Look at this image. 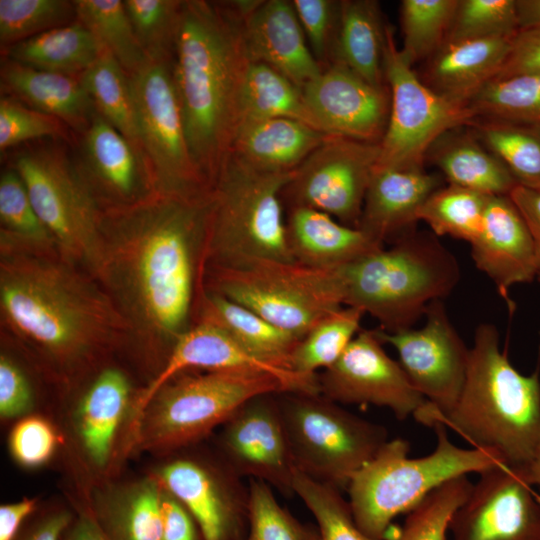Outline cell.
Masks as SVG:
<instances>
[{
    "instance_id": "cell-1",
    "label": "cell",
    "mask_w": 540,
    "mask_h": 540,
    "mask_svg": "<svg viewBox=\"0 0 540 540\" xmlns=\"http://www.w3.org/2000/svg\"><path fill=\"white\" fill-rule=\"evenodd\" d=\"M212 191L181 197L155 192L134 204L102 208L96 279L134 339L164 349L194 323L204 290Z\"/></svg>"
},
{
    "instance_id": "cell-2",
    "label": "cell",
    "mask_w": 540,
    "mask_h": 540,
    "mask_svg": "<svg viewBox=\"0 0 540 540\" xmlns=\"http://www.w3.org/2000/svg\"><path fill=\"white\" fill-rule=\"evenodd\" d=\"M1 326L63 368L129 339L100 282L58 251L0 247Z\"/></svg>"
},
{
    "instance_id": "cell-3",
    "label": "cell",
    "mask_w": 540,
    "mask_h": 540,
    "mask_svg": "<svg viewBox=\"0 0 540 540\" xmlns=\"http://www.w3.org/2000/svg\"><path fill=\"white\" fill-rule=\"evenodd\" d=\"M253 0L183 1L172 75L191 156L211 188L239 123L250 63L244 18Z\"/></svg>"
},
{
    "instance_id": "cell-4",
    "label": "cell",
    "mask_w": 540,
    "mask_h": 540,
    "mask_svg": "<svg viewBox=\"0 0 540 540\" xmlns=\"http://www.w3.org/2000/svg\"><path fill=\"white\" fill-rule=\"evenodd\" d=\"M499 341L495 325H478L455 405L442 413L426 401L413 417L428 427L452 429L474 448L496 454L521 472L540 444L539 374L517 371Z\"/></svg>"
},
{
    "instance_id": "cell-5",
    "label": "cell",
    "mask_w": 540,
    "mask_h": 540,
    "mask_svg": "<svg viewBox=\"0 0 540 540\" xmlns=\"http://www.w3.org/2000/svg\"><path fill=\"white\" fill-rule=\"evenodd\" d=\"M340 271L344 305L371 315L385 332L412 328L460 279L456 257L438 236L416 229Z\"/></svg>"
},
{
    "instance_id": "cell-6",
    "label": "cell",
    "mask_w": 540,
    "mask_h": 540,
    "mask_svg": "<svg viewBox=\"0 0 540 540\" xmlns=\"http://www.w3.org/2000/svg\"><path fill=\"white\" fill-rule=\"evenodd\" d=\"M432 428L436 446L430 454L409 458L406 440H388L351 479L349 503L358 527L370 538L384 540L395 517L408 514L449 480L504 464L490 451L455 445L442 424Z\"/></svg>"
},
{
    "instance_id": "cell-7",
    "label": "cell",
    "mask_w": 540,
    "mask_h": 540,
    "mask_svg": "<svg viewBox=\"0 0 540 540\" xmlns=\"http://www.w3.org/2000/svg\"><path fill=\"white\" fill-rule=\"evenodd\" d=\"M293 173L262 171L228 153L212 188L205 268L251 258L294 261L281 199Z\"/></svg>"
},
{
    "instance_id": "cell-8",
    "label": "cell",
    "mask_w": 540,
    "mask_h": 540,
    "mask_svg": "<svg viewBox=\"0 0 540 540\" xmlns=\"http://www.w3.org/2000/svg\"><path fill=\"white\" fill-rule=\"evenodd\" d=\"M204 289L247 307L300 340L344 306L340 269H317L294 261L251 258L208 266Z\"/></svg>"
},
{
    "instance_id": "cell-9",
    "label": "cell",
    "mask_w": 540,
    "mask_h": 540,
    "mask_svg": "<svg viewBox=\"0 0 540 540\" xmlns=\"http://www.w3.org/2000/svg\"><path fill=\"white\" fill-rule=\"evenodd\" d=\"M273 393L288 390L267 373H182L151 399L132 432L133 439L146 449L177 450L205 438L251 398Z\"/></svg>"
},
{
    "instance_id": "cell-10",
    "label": "cell",
    "mask_w": 540,
    "mask_h": 540,
    "mask_svg": "<svg viewBox=\"0 0 540 540\" xmlns=\"http://www.w3.org/2000/svg\"><path fill=\"white\" fill-rule=\"evenodd\" d=\"M57 251L97 277L102 250V207L75 157L58 143H37L17 151L12 165Z\"/></svg>"
},
{
    "instance_id": "cell-11",
    "label": "cell",
    "mask_w": 540,
    "mask_h": 540,
    "mask_svg": "<svg viewBox=\"0 0 540 540\" xmlns=\"http://www.w3.org/2000/svg\"><path fill=\"white\" fill-rule=\"evenodd\" d=\"M278 402L296 468L340 490L388 441L384 426L321 394L279 393Z\"/></svg>"
},
{
    "instance_id": "cell-12",
    "label": "cell",
    "mask_w": 540,
    "mask_h": 540,
    "mask_svg": "<svg viewBox=\"0 0 540 540\" xmlns=\"http://www.w3.org/2000/svg\"><path fill=\"white\" fill-rule=\"evenodd\" d=\"M171 63L150 61L130 76L138 142L150 166L156 192L204 196L212 188L191 156Z\"/></svg>"
},
{
    "instance_id": "cell-13",
    "label": "cell",
    "mask_w": 540,
    "mask_h": 540,
    "mask_svg": "<svg viewBox=\"0 0 540 540\" xmlns=\"http://www.w3.org/2000/svg\"><path fill=\"white\" fill-rule=\"evenodd\" d=\"M384 69L390 113L375 168L424 166L432 144L447 131L467 126L475 114L468 106L442 98L421 81L402 55L389 25Z\"/></svg>"
},
{
    "instance_id": "cell-14",
    "label": "cell",
    "mask_w": 540,
    "mask_h": 540,
    "mask_svg": "<svg viewBox=\"0 0 540 540\" xmlns=\"http://www.w3.org/2000/svg\"><path fill=\"white\" fill-rule=\"evenodd\" d=\"M379 154V143L328 135L283 188V206L316 209L358 227Z\"/></svg>"
},
{
    "instance_id": "cell-15",
    "label": "cell",
    "mask_w": 540,
    "mask_h": 540,
    "mask_svg": "<svg viewBox=\"0 0 540 540\" xmlns=\"http://www.w3.org/2000/svg\"><path fill=\"white\" fill-rule=\"evenodd\" d=\"M419 329L385 332L376 329L384 344L397 352L399 363L415 389L439 412L457 402L466 378L470 349L448 317L442 300L432 302Z\"/></svg>"
},
{
    "instance_id": "cell-16",
    "label": "cell",
    "mask_w": 540,
    "mask_h": 540,
    "mask_svg": "<svg viewBox=\"0 0 540 540\" xmlns=\"http://www.w3.org/2000/svg\"><path fill=\"white\" fill-rule=\"evenodd\" d=\"M376 330L361 329L339 359L318 374L320 394L338 404H372L405 420L426 400L399 361L383 348Z\"/></svg>"
},
{
    "instance_id": "cell-17",
    "label": "cell",
    "mask_w": 540,
    "mask_h": 540,
    "mask_svg": "<svg viewBox=\"0 0 540 540\" xmlns=\"http://www.w3.org/2000/svg\"><path fill=\"white\" fill-rule=\"evenodd\" d=\"M449 531L453 540H540V503L522 475L501 464L480 473Z\"/></svg>"
},
{
    "instance_id": "cell-18",
    "label": "cell",
    "mask_w": 540,
    "mask_h": 540,
    "mask_svg": "<svg viewBox=\"0 0 540 540\" xmlns=\"http://www.w3.org/2000/svg\"><path fill=\"white\" fill-rule=\"evenodd\" d=\"M278 394L251 398L223 424L221 447L226 464L241 478L264 481L294 495L296 466L284 429Z\"/></svg>"
},
{
    "instance_id": "cell-19",
    "label": "cell",
    "mask_w": 540,
    "mask_h": 540,
    "mask_svg": "<svg viewBox=\"0 0 540 540\" xmlns=\"http://www.w3.org/2000/svg\"><path fill=\"white\" fill-rule=\"evenodd\" d=\"M240 479L228 465L180 458L160 470L158 482L187 508L203 540H245L249 491Z\"/></svg>"
},
{
    "instance_id": "cell-20",
    "label": "cell",
    "mask_w": 540,
    "mask_h": 540,
    "mask_svg": "<svg viewBox=\"0 0 540 540\" xmlns=\"http://www.w3.org/2000/svg\"><path fill=\"white\" fill-rule=\"evenodd\" d=\"M191 369L262 372L278 378L288 393L320 394L318 374L276 367L252 354L221 328L196 322L177 339L160 371L135 398L132 430L154 395L174 377Z\"/></svg>"
},
{
    "instance_id": "cell-21",
    "label": "cell",
    "mask_w": 540,
    "mask_h": 540,
    "mask_svg": "<svg viewBox=\"0 0 540 540\" xmlns=\"http://www.w3.org/2000/svg\"><path fill=\"white\" fill-rule=\"evenodd\" d=\"M301 90L321 132L380 143L390 113L388 87H377L336 62Z\"/></svg>"
},
{
    "instance_id": "cell-22",
    "label": "cell",
    "mask_w": 540,
    "mask_h": 540,
    "mask_svg": "<svg viewBox=\"0 0 540 540\" xmlns=\"http://www.w3.org/2000/svg\"><path fill=\"white\" fill-rule=\"evenodd\" d=\"M76 145L78 167L102 208L134 204L156 192L141 147L97 111Z\"/></svg>"
},
{
    "instance_id": "cell-23",
    "label": "cell",
    "mask_w": 540,
    "mask_h": 540,
    "mask_svg": "<svg viewBox=\"0 0 540 540\" xmlns=\"http://www.w3.org/2000/svg\"><path fill=\"white\" fill-rule=\"evenodd\" d=\"M470 246L476 267L513 309L510 289L531 282L537 267L532 236L509 196H489L481 231Z\"/></svg>"
},
{
    "instance_id": "cell-24",
    "label": "cell",
    "mask_w": 540,
    "mask_h": 540,
    "mask_svg": "<svg viewBox=\"0 0 540 540\" xmlns=\"http://www.w3.org/2000/svg\"><path fill=\"white\" fill-rule=\"evenodd\" d=\"M251 62L263 63L302 89L323 70L289 0H254L244 18Z\"/></svg>"
},
{
    "instance_id": "cell-25",
    "label": "cell",
    "mask_w": 540,
    "mask_h": 540,
    "mask_svg": "<svg viewBox=\"0 0 540 540\" xmlns=\"http://www.w3.org/2000/svg\"><path fill=\"white\" fill-rule=\"evenodd\" d=\"M443 180L424 166L375 168L357 228L381 246L394 242L416 229L419 209Z\"/></svg>"
},
{
    "instance_id": "cell-26",
    "label": "cell",
    "mask_w": 540,
    "mask_h": 540,
    "mask_svg": "<svg viewBox=\"0 0 540 540\" xmlns=\"http://www.w3.org/2000/svg\"><path fill=\"white\" fill-rule=\"evenodd\" d=\"M514 36L446 41L416 72L442 98L468 106L498 75Z\"/></svg>"
},
{
    "instance_id": "cell-27",
    "label": "cell",
    "mask_w": 540,
    "mask_h": 540,
    "mask_svg": "<svg viewBox=\"0 0 540 540\" xmlns=\"http://www.w3.org/2000/svg\"><path fill=\"white\" fill-rule=\"evenodd\" d=\"M286 235L293 260L317 269H342L384 247L361 229L308 207L287 209Z\"/></svg>"
},
{
    "instance_id": "cell-28",
    "label": "cell",
    "mask_w": 540,
    "mask_h": 540,
    "mask_svg": "<svg viewBox=\"0 0 540 540\" xmlns=\"http://www.w3.org/2000/svg\"><path fill=\"white\" fill-rule=\"evenodd\" d=\"M2 94L57 118L73 133H82L96 110L79 77L31 68L2 59Z\"/></svg>"
},
{
    "instance_id": "cell-29",
    "label": "cell",
    "mask_w": 540,
    "mask_h": 540,
    "mask_svg": "<svg viewBox=\"0 0 540 540\" xmlns=\"http://www.w3.org/2000/svg\"><path fill=\"white\" fill-rule=\"evenodd\" d=\"M327 137L328 134L292 119L251 120L238 125L229 152L256 169L289 173Z\"/></svg>"
},
{
    "instance_id": "cell-30",
    "label": "cell",
    "mask_w": 540,
    "mask_h": 540,
    "mask_svg": "<svg viewBox=\"0 0 540 540\" xmlns=\"http://www.w3.org/2000/svg\"><path fill=\"white\" fill-rule=\"evenodd\" d=\"M426 161L448 184L487 196H508L518 185L504 163L468 126L451 129L429 148Z\"/></svg>"
},
{
    "instance_id": "cell-31",
    "label": "cell",
    "mask_w": 540,
    "mask_h": 540,
    "mask_svg": "<svg viewBox=\"0 0 540 540\" xmlns=\"http://www.w3.org/2000/svg\"><path fill=\"white\" fill-rule=\"evenodd\" d=\"M196 322H207L221 328L260 359L293 371L291 359L300 339L247 307L204 289L195 312Z\"/></svg>"
},
{
    "instance_id": "cell-32",
    "label": "cell",
    "mask_w": 540,
    "mask_h": 540,
    "mask_svg": "<svg viewBox=\"0 0 540 540\" xmlns=\"http://www.w3.org/2000/svg\"><path fill=\"white\" fill-rule=\"evenodd\" d=\"M386 27L378 1L342 0L333 63L347 66L377 87H388Z\"/></svg>"
},
{
    "instance_id": "cell-33",
    "label": "cell",
    "mask_w": 540,
    "mask_h": 540,
    "mask_svg": "<svg viewBox=\"0 0 540 540\" xmlns=\"http://www.w3.org/2000/svg\"><path fill=\"white\" fill-rule=\"evenodd\" d=\"M103 51L79 20L2 48L4 58L16 63L75 77H80Z\"/></svg>"
},
{
    "instance_id": "cell-34",
    "label": "cell",
    "mask_w": 540,
    "mask_h": 540,
    "mask_svg": "<svg viewBox=\"0 0 540 540\" xmlns=\"http://www.w3.org/2000/svg\"><path fill=\"white\" fill-rule=\"evenodd\" d=\"M131 394L127 376L116 368L101 371L86 390L78 409L79 433L90 459L103 466L111 454Z\"/></svg>"
},
{
    "instance_id": "cell-35",
    "label": "cell",
    "mask_w": 540,
    "mask_h": 540,
    "mask_svg": "<svg viewBox=\"0 0 540 540\" xmlns=\"http://www.w3.org/2000/svg\"><path fill=\"white\" fill-rule=\"evenodd\" d=\"M467 126L504 163L517 184L540 189V125L475 116Z\"/></svg>"
},
{
    "instance_id": "cell-36",
    "label": "cell",
    "mask_w": 540,
    "mask_h": 540,
    "mask_svg": "<svg viewBox=\"0 0 540 540\" xmlns=\"http://www.w3.org/2000/svg\"><path fill=\"white\" fill-rule=\"evenodd\" d=\"M270 118L292 119L319 130L301 88L273 68L250 61L240 95L238 125Z\"/></svg>"
},
{
    "instance_id": "cell-37",
    "label": "cell",
    "mask_w": 540,
    "mask_h": 540,
    "mask_svg": "<svg viewBox=\"0 0 540 540\" xmlns=\"http://www.w3.org/2000/svg\"><path fill=\"white\" fill-rule=\"evenodd\" d=\"M79 20L131 76L150 61L140 46L124 1L75 0Z\"/></svg>"
},
{
    "instance_id": "cell-38",
    "label": "cell",
    "mask_w": 540,
    "mask_h": 540,
    "mask_svg": "<svg viewBox=\"0 0 540 540\" xmlns=\"http://www.w3.org/2000/svg\"><path fill=\"white\" fill-rule=\"evenodd\" d=\"M79 79L95 110L139 145L130 75L117 60L104 50Z\"/></svg>"
},
{
    "instance_id": "cell-39",
    "label": "cell",
    "mask_w": 540,
    "mask_h": 540,
    "mask_svg": "<svg viewBox=\"0 0 540 540\" xmlns=\"http://www.w3.org/2000/svg\"><path fill=\"white\" fill-rule=\"evenodd\" d=\"M0 224V247L57 251L23 179L11 166L0 175Z\"/></svg>"
},
{
    "instance_id": "cell-40",
    "label": "cell",
    "mask_w": 540,
    "mask_h": 540,
    "mask_svg": "<svg viewBox=\"0 0 540 540\" xmlns=\"http://www.w3.org/2000/svg\"><path fill=\"white\" fill-rule=\"evenodd\" d=\"M489 196L447 184L434 191L418 212L436 236H450L469 244L479 235Z\"/></svg>"
},
{
    "instance_id": "cell-41",
    "label": "cell",
    "mask_w": 540,
    "mask_h": 540,
    "mask_svg": "<svg viewBox=\"0 0 540 540\" xmlns=\"http://www.w3.org/2000/svg\"><path fill=\"white\" fill-rule=\"evenodd\" d=\"M364 315L361 309L344 305L320 320L296 346L292 370L317 375L333 365L360 332Z\"/></svg>"
},
{
    "instance_id": "cell-42",
    "label": "cell",
    "mask_w": 540,
    "mask_h": 540,
    "mask_svg": "<svg viewBox=\"0 0 540 540\" xmlns=\"http://www.w3.org/2000/svg\"><path fill=\"white\" fill-rule=\"evenodd\" d=\"M163 488L146 482L95 515L110 540H161Z\"/></svg>"
},
{
    "instance_id": "cell-43",
    "label": "cell",
    "mask_w": 540,
    "mask_h": 540,
    "mask_svg": "<svg viewBox=\"0 0 540 540\" xmlns=\"http://www.w3.org/2000/svg\"><path fill=\"white\" fill-rule=\"evenodd\" d=\"M458 0H403L400 4L402 47L414 67L431 57L446 41Z\"/></svg>"
},
{
    "instance_id": "cell-44",
    "label": "cell",
    "mask_w": 540,
    "mask_h": 540,
    "mask_svg": "<svg viewBox=\"0 0 540 540\" xmlns=\"http://www.w3.org/2000/svg\"><path fill=\"white\" fill-rule=\"evenodd\" d=\"M293 493L310 510L317 521L321 540H375L357 525L350 503L333 485L318 481L296 469Z\"/></svg>"
},
{
    "instance_id": "cell-45",
    "label": "cell",
    "mask_w": 540,
    "mask_h": 540,
    "mask_svg": "<svg viewBox=\"0 0 540 540\" xmlns=\"http://www.w3.org/2000/svg\"><path fill=\"white\" fill-rule=\"evenodd\" d=\"M468 107L475 116L540 125V74L494 80L470 101Z\"/></svg>"
},
{
    "instance_id": "cell-46",
    "label": "cell",
    "mask_w": 540,
    "mask_h": 540,
    "mask_svg": "<svg viewBox=\"0 0 540 540\" xmlns=\"http://www.w3.org/2000/svg\"><path fill=\"white\" fill-rule=\"evenodd\" d=\"M182 0H125L137 40L149 61H172Z\"/></svg>"
},
{
    "instance_id": "cell-47",
    "label": "cell",
    "mask_w": 540,
    "mask_h": 540,
    "mask_svg": "<svg viewBox=\"0 0 540 540\" xmlns=\"http://www.w3.org/2000/svg\"><path fill=\"white\" fill-rule=\"evenodd\" d=\"M472 485L467 476H459L433 490L408 513L394 540H446L451 519Z\"/></svg>"
},
{
    "instance_id": "cell-48",
    "label": "cell",
    "mask_w": 540,
    "mask_h": 540,
    "mask_svg": "<svg viewBox=\"0 0 540 540\" xmlns=\"http://www.w3.org/2000/svg\"><path fill=\"white\" fill-rule=\"evenodd\" d=\"M75 20L73 1L0 0L1 48Z\"/></svg>"
},
{
    "instance_id": "cell-49",
    "label": "cell",
    "mask_w": 540,
    "mask_h": 540,
    "mask_svg": "<svg viewBox=\"0 0 540 540\" xmlns=\"http://www.w3.org/2000/svg\"><path fill=\"white\" fill-rule=\"evenodd\" d=\"M248 491L245 540H321L317 528L301 523L279 504L269 484L249 479Z\"/></svg>"
},
{
    "instance_id": "cell-50",
    "label": "cell",
    "mask_w": 540,
    "mask_h": 540,
    "mask_svg": "<svg viewBox=\"0 0 540 540\" xmlns=\"http://www.w3.org/2000/svg\"><path fill=\"white\" fill-rule=\"evenodd\" d=\"M518 31L516 0H458L446 41L512 37Z\"/></svg>"
},
{
    "instance_id": "cell-51",
    "label": "cell",
    "mask_w": 540,
    "mask_h": 540,
    "mask_svg": "<svg viewBox=\"0 0 540 540\" xmlns=\"http://www.w3.org/2000/svg\"><path fill=\"white\" fill-rule=\"evenodd\" d=\"M69 128L57 118L7 95L0 99V151L44 139L72 143Z\"/></svg>"
},
{
    "instance_id": "cell-52",
    "label": "cell",
    "mask_w": 540,
    "mask_h": 540,
    "mask_svg": "<svg viewBox=\"0 0 540 540\" xmlns=\"http://www.w3.org/2000/svg\"><path fill=\"white\" fill-rule=\"evenodd\" d=\"M309 47L322 66L334 61L341 1L292 0Z\"/></svg>"
},
{
    "instance_id": "cell-53",
    "label": "cell",
    "mask_w": 540,
    "mask_h": 540,
    "mask_svg": "<svg viewBox=\"0 0 540 540\" xmlns=\"http://www.w3.org/2000/svg\"><path fill=\"white\" fill-rule=\"evenodd\" d=\"M56 446V435L51 425L39 417L21 420L10 435V448L15 459L29 467L46 462Z\"/></svg>"
},
{
    "instance_id": "cell-54",
    "label": "cell",
    "mask_w": 540,
    "mask_h": 540,
    "mask_svg": "<svg viewBox=\"0 0 540 540\" xmlns=\"http://www.w3.org/2000/svg\"><path fill=\"white\" fill-rule=\"evenodd\" d=\"M32 403L30 384L22 372L7 355L0 357V414L2 418H13L27 412Z\"/></svg>"
},
{
    "instance_id": "cell-55",
    "label": "cell",
    "mask_w": 540,
    "mask_h": 540,
    "mask_svg": "<svg viewBox=\"0 0 540 540\" xmlns=\"http://www.w3.org/2000/svg\"><path fill=\"white\" fill-rule=\"evenodd\" d=\"M529 74H540V25L517 32L494 80Z\"/></svg>"
},
{
    "instance_id": "cell-56",
    "label": "cell",
    "mask_w": 540,
    "mask_h": 540,
    "mask_svg": "<svg viewBox=\"0 0 540 540\" xmlns=\"http://www.w3.org/2000/svg\"><path fill=\"white\" fill-rule=\"evenodd\" d=\"M161 540H199L196 521L187 508L163 489Z\"/></svg>"
},
{
    "instance_id": "cell-57",
    "label": "cell",
    "mask_w": 540,
    "mask_h": 540,
    "mask_svg": "<svg viewBox=\"0 0 540 540\" xmlns=\"http://www.w3.org/2000/svg\"><path fill=\"white\" fill-rule=\"evenodd\" d=\"M522 215L533 239L536 255L537 277L540 280V189L516 185L509 193Z\"/></svg>"
},
{
    "instance_id": "cell-58",
    "label": "cell",
    "mask_w": 540,
    "mask_h": 540,
    "mask_svg": "<svg viewBox=\"0 0 540 540\" xmlns=\"http://www.w3.org/2000/svg\"><path fill=\"white\" fill-rule=\"evenodd\" d=\"M73 520L66 510L46 513L23 528L15 540H62Z\"/></svg>"
},
{
    "instance_id": "cell-59",
    "label": "cell",
    "mask_w": 540,
    "mask_h": 540,
    "mask_svg": "<svg viewBox=\"0 0 540 540\" xmlns=\"http://www.w3.org/2000/svg\"><path fill=\"white\" fill-rule=\"evenodd\" d=\"M37 500L25 498L0 507V540H15L25 520L35 511Z\"/></svg>"
},
{
    "instance_id": "cell-60",
    "label": "cell",
    "mask_w": 540,
    "mask_h": 540,
    "mask_svg": "<svg viewBox=\"0 0 540 540\" xmlns=\"http://www.w3.org/2000/svg\"><path fill=\"white\" fill-rule=\"evenodd\" d=\"M62 540H110L95 515L84 512L73 519Z\"/></svg>"
},
{
    "instance_id": "cell-61",
    "label": "cell",
    "mask_w": 540,
    "mask_h": 540,
    "mask_svg": "<svg viewBox=\"0 0 540 540\" xmlns=\"http://www.w3.org/2000/svg\"><path fill=\"white\" fill-rule=\"evenodd\" d=\"M519 30L540 25V0H516Z\"/></svg>"
},
{
    "instance_id": "cell-62",
    "label": "cell",
    "mask_w": 540,
    "mask_h": 540,
    "mask_svg": "<svg viewBox=\"0 0 540 540\" xmlns=\"http://www.w3.org/2000/svg\"><path fill=\"white\" fill-rule=\"evenodd\" d=\"M519 473L529 485L540 487V444L530 463Z\"/></svg>"
},
{
    "instance_id": "cell-63",
    "label": "cell",
    "mask_w": 540,
    "mask_h": 540,
    "mask_svg": "<svg viewBox=\"0 0 540 540\" xmlns=\"http://www.w3.org/2000/svg\"><path fill=\"white\" fill-rule=\"evenodd\" d=\"M534 495L537 501L540 503V494L534 490Z\"/></svg>"
}]
</instances>
